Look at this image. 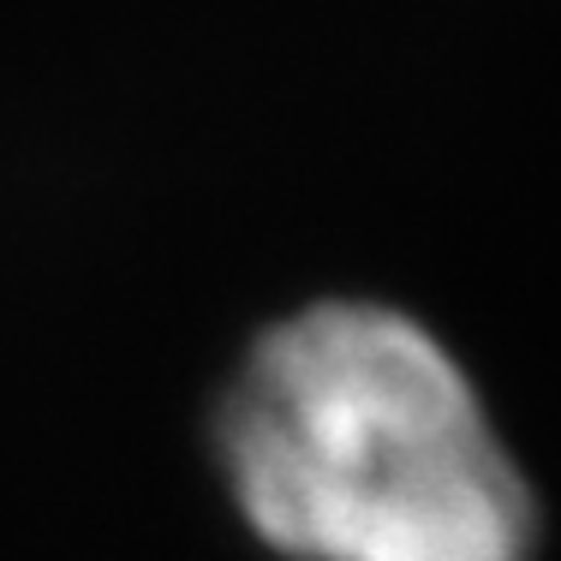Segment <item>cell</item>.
Here are the masks:
<instances>
[{
  "mask_svg": "<svg viewBox=\"0 0 561 561\" xmlns=\"http://www.w3.org/2000/svg\"><path fill=\"white\" fill-rule=\"evenodd\" d=\"M233 507L293 561H531L538 502L419 317L317 299L245 346L216 412Z\"/></svg>",
  "mask_w": 561,
  "mask_h": 561,
  "instance_id": "6da1fadb",
  "label": "cell"
}]
</instances>
